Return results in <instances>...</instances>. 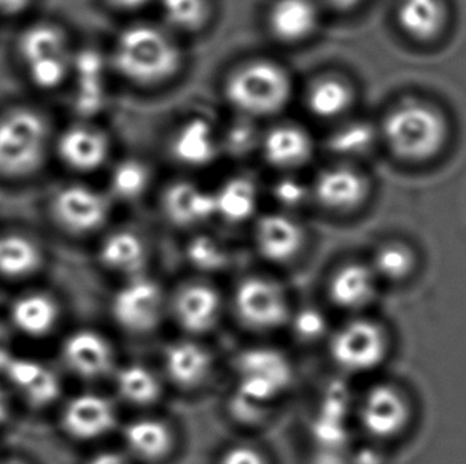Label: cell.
I'll list each match as a JSON object with an SVG mask.
<instances>
[{
  "label": "cell",
  "instance_id": "cell-36",
  "mask_svg": "<svg viewBox=\"0 0 466 464\" xmlns=\"http://www.w3.org/2000/svg\"><path fill=\"white\" fill-rule=\"evenodd\" d=\"M371 269L374 270L376 277H382L385 280H403L410 276V270L414 269V255L404 245H384L376 253Z\"/></svg>",
  "mask_w": 466,
  "mask_h": 464
},
{
  "label": "cell",
  "instance_id": "cell-28",
  "mask_svg": "<svg viewBox=\"0 0 466 464\" xmlns=\"http://www.w3.org/2000/svg\"><path fill=\"white\" fill-rule=\"evenodd\" d=\"M215 217L229 223L248 220L258 207V189L247 177H233L214 191Z\"/></svg>",
  "mask_w": 466,
  "mask_h": 464
},
{
  "label": "cell",
  "instance_id": "cell-14",
  "mask_svg": "<svg viewBox=\"0 0 466 464\" xmlns=\"http://www.w3.org/2000/svg\"><path fill=\"white\" fill-rule=\"evenodd\" d=\"M61 161L76 172L101 169L110 155L107 134L95 126L74 125L64 129L56 142Z\"/></svg>",
  "mask_w": 466,
  "mask_h": 464
},
{
  "label": "cell",
  "instance_id": "cell-46",
  "mask_svg": "<svg viewBox=\"0 0 466 464\" xmlns=\"http://www.w3.org/2000/svg\"><path fill=\"white\" fill-rule=\"evenodd\" d=\"M10 417V398L5 389L0 387V425H4Z\"/></svg>",
  "mask_w": 466,
  "mask_h": 464
},
{
  "label": "cell",
  "instance_id": "cell-21",
  "mask_svg": "<svg viewBox=\"0 0 466 464\" xmlns=\"http://www.w3.org/2000/svg\"><path fill=\"white\" fill-rule=\"evenodd\" d=\"M164 214L177 227L201 225L215 217L214 191L193 182L169 185L163 196Z\"/></svg>",
  "mask_w": 466,
  "mask_h": 464
},
{
  "label": "cell",
  "instance_id": "cell-35",
  "mask_svg": "<svg viewBox=\"0 0 466 464\" xmlns=\"http://www.w3.org/2000/svg\"><path fill=\"white\" fill-rule=\"evenodd\" d=\"M167 25L183 32L199 31L208 23V0H159Z\"/></svg>",
  "mask_w": 466,
  "mask_h": 464
},
{
  "label": "cell",
  "instance_id": "cell-22",
  "mask_svg": "<svg viewBox=\"0 0 466 464\" xmlns=\"http://www.w3.org/2000/svg\"><path fill=\"white\" fill-rule=\"evenodd\" d=\"M272 35L284 44L309 38L319 25V10L312 0H274L268 12Z\"/></svg>",
  "mask_w": 466,
  "mask_h": 464
},
{
  "label": "cell",
  "instance_id": "cell-6",
  "mask_svg": "<svg viewBox=\"0 0 466 464\" xmlns=\"http://www.w3.org/2000/svg\"><path fill=\"white\" fill-rule=\"evenodd\" d=\"M236 377L240 408H261L289 388L291 368L279 351L253 348L238 358Z\"/></svg>",
  "mask_w": 466,
  "mask_h": 464
},
{
  "label": "cell",
  "instance_id": "cell-24",
  "mask_svg": "<svg viewBox=\"0 0 466 464\" xmlns=\"http://www.w3.org/2000/svg\"><path fill=\"white\" fill-rule=\"evenodd\" d=\"M164 369L182 388H195L208 378L212 359L204 347L191 340H178L164 351Z\"/></svg>",
  "mask_w": 466,
  "mask_h": 464
},
{
  "label": "cell",
  "instance_id": "cell-33",
  "mask_svg": "<svg viewBox=\"0 0 466 464\" xmlns=\"http://www.w3.org/2000/svg\"><path fill=\"white\" fill-rule=\"evenodd\" d=\"M150 170L139 159H123L108 177L110 193L121 201H136L150 187Z\"/></svg>",
  "mask_w": 466,
  "mask_h": 464
},
{
  "label": "cell",
  "instance_id": "cell-8",
  "mask_svg": "<svg viewBox=\"0 0 466 464\" xmlns=\"http://www.w3.org/2000/svg\"><path fill=\"white\" fill-rule=\"evenodd\" d=\"M234 308L247 328L258 331L276 329L289 318L284 289L263 277H252L240 283L234 295Z\"/></svg>",
  "mask_w": 466,
  "mask_h": 464
},
{
  "label": "cell",
  "instance_id": "cell-16",
  "mask_svg": "<svg viewBox=\"0 0 466 464\" xmlns=\"http://www.w3.org/2000/svg\"><path fill=\"white\" fill-rule=\"evenodd\" d=\"M361 423L376 438H391L410 420V406L398 389L379 385L366 393L361 402Z\"/></svg>",
  "mask_w": 466,
  "mask_h": 464
},
{
  "label": "cell",
  "instance_id": "cell-15",
  "mask_svg": "<svg viewBox=\"0 0 466 464\" xmlns=\"http://www.w3.org/2000/svg\"><path fill=\"white\" fill-rule=\"evenodd\" d=\"M315 199L333 212H350L368 196V182L359 170L349 166H333L321 170L310 187Z\"/></svg>",
  "mask_w": 466,
  "mask_h": 464
},
{
  "label": "cell",
  "instance_id": "cell-37",
  "mask_svg": "<svg viewBox=\"0 0 466 464\" xmlns=\"http://www.w3.org/2000/svg\"><path fill=\"white\" fill-rule=\"evenodd\" d=\"M240 123H234L225 136H221V146L231 155H246L253 148H259L261 136L252 123V119L242 116Z\"/></svg>",
  "mask_w": 466,
  "mask_h": 464
},
{
  "label": "cell",
  "instance_id": "cell-45",
  "mask_svg": "<svg viewBox=\"0 0 466 464\" xmlns=\"http://www.w3.org/2000/svg\"><path fill=\"white\" fill-rule=\"evenodd\" d=\"M108 5L115 6L116 10L123 12H131V10H139L142 6L147 5L150 0H106Z\"/></svg>",
  "mask_w": 466,
  "mask_h": 464
},
{
  "label": "cell",
  "instance_id": "cell-44",
  "mask_svg": "<svg viewBox=\"0 0 466 464\" xmlns=\"http://www.w3.org/2000/svg\"><path fill=\"white\" fill-rule=\"evenodd\" d=\"M86 464H127V461L120 453L102 452L95 455Z\"/></svg>",
  "mask_w": 466,
  "mask_h": 464
},
{
  "label": "cell",
  "instance_id": "cell-34",
  "mask_svg": "<svg viewBox=\"0 0 466 464\" xmlns=\"http://www.w3.org/2000/svg\"><path fill=\"white\" fill-rule=\"evenodd\" d=\"M378 132L368 121H349L331 134L329 150L342 156L366 155L374 146Z\"/></svg>",
  "mask_w": 466,
  "mask_h": 464
},
{
  "label": "cell",
  "instance_id": "cell-11",
  "mask_svg": "<svg viewBox=\"0 0 466 464\" xmlns=\"http://www.w3.org/2000/svg\"><path fill=\"white\" fill-rule=\"evenodd\" d=\"M116 412L107 398L96 393H82L70 399L63 409L64 431L76 440H95L110 433Z\"/></svg>",
  "mask_w": 466,
  "mask_h": 464
},
{
  "label": "cell",
  "instance_id": "cell-39",
  "mask_svg": "<svg viewBox=\"0 0 466 464\" xmlns=\"http://www.w3.org/2000/svg\"><path fill=\"white\" fill-rule=\"evenodd\" d=\"M272 193L280 206L287 208H297L308 202L312 196V189L295 177H284L274 185Z\"/></svg>",
  "mask_w": 466,
  "mask_h": 464
},
{
  "label": "cell",
  "instance_id": "cell-10",
  "mask_svg": "<svg viewBox=\"0 0 466 464\" xmlns=\"http://www.w3.org/2000/svg\"><path fill=\"white\" fill-rule=\"evenodd\" d=\"M51 212L66 231L89 234L107 221L110 202L107 196L93 187L72 183L57 189L51 201Z\"/></svg>",
  "mask_w": 466,
  "mask_h": 464
},
{
  "label": "cell",
  "instance_id": "cell-18",
  "mask_svg": "<svg viewBox=\"0 0 466 464\" xmlns=\"http://www.w3.org/2000/svg\"><path fill=\"white\" fill-rule=\"evenodd\" d=\"M172 312L178 325L188 333H208L220 318V296L208 285H187L174 298Z\"/></svg>",
  "mask_w": 466,
  "mask_h": 464
},
{
  "label": "cell",
  "instance_id": "cell-12",
  "mask_svg": "<svg viewBox=\"0 0 466 464\" xmlns=\"http://www.w3.org/2000/svg\"><path fill=\"white\" fill-rule=\"evenodd\" d=\"M2 376L13 391L35 408H46L61 395V382L55 370L34 358L15 355L2 370Z\"/></svg>",
  "mask_w": 466,
  "mask_h": 464
},
{
  "label": "cell",
  "instance_id": "cell-48",
  "mask_svg": "<svg viewBox=\"0 0 466 464\" xmlns=\"http://www.w3.org/2000/svg\"><path fill=\"white\" fill-rule=\"evenodd\" d=\"M0 464H23V463H19V461H0Z\"/></svg>",
  "mask_w": 466,
  "mask_h": 464
},
{
  "label": "cell",
  "instance_id": "cell-7",
  "mask_svg": "<svg viewBox=\"0 0 466 464\" xmlns=\"http://www.w3.org/2000/svg\"><path fill=\"white\" fill-rule=\"evenodd\" d=\"M389 350L384 329L371 321L357 320L340 327L329 342V353L340 369L365 372L378 368Z\"/></svg>",
  "mask_w": 466,
  "mask_h": 464
},
{
  "label": "cell",
  "instance_id": "cell-26",
  "mask_svg": "<svg viewBox=\"0 0 466 464\" xmlns=\"http://www.w3.org/2000/svg\"><path fill=\"white\" fill-rule=\"evenodd\" d=\"M99 257L107 269L121 276H142L147 261L146 244L134 232L116 231L104 238Z\"/></svg>",
  "mask_w": 466,
  "mask_h": 464
},
{
  "label": "cell",
  "instance_id": "cell-13",
  "mask_svg": "<svg viewBox=\"0 0 466 464\" xmlns=\"http://www.w3.org/2000/svg\"><path fill=\"white\" fill-rule=\"evenodd\" d=\"M64 363L76 376L96 380L114 369V348L108 340L91 329H80L64 340Z\"/></svg>",
  "mask_w": 466,
  "mask_h": 464
},
{
  "label": "cell",
  "instance_id": "cell-20",
  "mask_svg": "<svg viewBox=\"0 0 466 464\" xmlns=\"http://www.w3.org/2000/svg\"><path fill=\"white\" fill-rule=\"evenodd\" d=\"M258 251L272 263H287L297 257L304 242L303 227L285 214H268L255 227Z\"/></svg>",
  "mask_w": 466,
  "mask_h": 464
},
{
  "label": "cell",
  "instance_id": "cell-23",
  "mask_svg": "<svg viewBox=\"0 0 466 464\" xmlns=\"http://www.w3.org/2000/svg\"><path fill=\"white\" fill-rule=\"evenodd\" d=\"M10 321L18 333L32 339H40L56 328L59 306L50 295L37 291L25 293L13 301Z\"/></svg>",
  "mask_w": 466,
  "mask_h": 464
},
{
  "label": "cell",
  "instance_id": "cell-40",
  "mask_svg": "<svg viewBox=\"0 0 466 464\" xmlns=\"http://www.w3.org/2000/svg\"><path fill=\"white\" fill-rule=\"evenodd\" d=\"M293 327L299 339L315 340L319 339L325 331L327 321L320 312H317L314 308H308L295 317Z\"/></svg>",
  "mask_w": 466,
  "mask_h": 464
},
{
  "label": "cell",
  "instance_id": "cell-47",
  "mask_svg": "<svg viewBox=\"0 0 466 464\" xmlns=\"http://www.w3.org/2000/svg\"><path fill=\"white\" fill-rule=\"evenodd\" d=\"M328 5L333 6L334 10H340V12H347V10H353L355 6H359L363 0H325Z\"/></svg>",
  "mask_w": 466,
  "mask_h": 464
},
{
  "label": "cell",
  "instance_id": "cell-29",
  "mask_svg": "<svg viewBox=\"0 0 466 464\" xmlns=\"http://www.w3.org/2000/svg\"><path fill=\"white\" fill-rule=\"evenodd\" d=\"M125 444L136 459L157 461L169 453L172 434L161 420L139 419L125 428Z\"/></svg>",
  "mask_w": 466,
  "mask_h": 464
},
{
  "label": "cell",
  "instance_id": "cell-1",
  "mask_svg": "<svg viewBox=\"0 0 466 464\" xmlns=\"http://www.w3.org/2000/svg\"><path fill=\"white\" fill-rule=\"evenodd\" d=\"M112 61L129 82L153 86L176 76L182 66V51L161 27L134 25L116 38Z\"/></svg>",
  "mask_w": 466,
  "mask_h": 464
},
{
  "label": "cell",
  "instance_id": "cell-3",
  "mask_svg": "<svg viewBox=\"0 0 466 464\" xmlns=\"http://www.w3.org/2000/svg\"><path fill=\"white\" fill-rule=\"evenodd\" d=\"M50 145V126L44 115L16 107L0 115V177L25 178L45 163Z\"/></svg>",
  "mask_w": 466,
  "mask_h": 464
},
{
  "label": "cell",
  "instance_id": "cell-25",
  "mask_svg": "<svg viewBox=\"0 0 466 464\" xmlns=\"http://www.w3.org/2000/svg\"><path fill=\"white\" fill-rule=\"evenodd\" d=\"M374 270L363 264L350 263L334 272L329 282V296L334 304L347 310H359L368 306L376 295Z\"/></svg>",
  "mask_w": 466,
  "mask_h": 464
},
{
  "label": "cell",
  "instance_id": "cell-30",
  "mask_svg": "<svg viewBox=\"0 0 466 464\" xmlns=\"http://www.w3.org/2000/svg\"><path fill=\"white\" fill-rule=\"evenodd\" d=\"M44 253L35 240L23 234L0 236V276L25 278L42 267Z\"/></svg>",
  "mask_w": 466,
  "mask_h": 464
},
{
  "label": "cell",
  "instance_id": "cell-31",
  "mask_svg": "<svg viewBox=\"0 0 466 464\" xmlns=\"http://www.w3.org/2000/svg\"><path fill=\"white\" fill-rule=\"evenodd\" d=\"M446 10L441 0H401L398 6V25L417 40H430L441 32Z\"/></svg>",
  "mask_w": 466,
  "mask_h": 464
},
{
  "label": "cell",
  "instance_id": "cell-19",
  "mask_svg": "<svg viewBox=\"0 0 466 464\" xmlns=\"http://www.w3.org/2000/svg\"><path fill=\"white\" fill-rule=\"evenodd\" d=\"M259 150L266 161L282 170L301 167L314 153L309 132L297 125H278L261 136Z\"/></svg>",
  "mask_w": 466,
  "mask_h": 464
},
{
  "label": "cell",
  "instance_id": "cell-9",
  "mask_svg": "<svg viewBox=\"0 0 466 464\" xmlns=\"http://www.w3.org/2000/svg\"><path fill=\"white\" fill-rule=\"evenodd\" d=\"M164 295L152 278L131 277L112 299V315L123 329L131 333L152 331L164 314Z\"/></svg>",
  "mask_w": 466,
  "mask_h": 464
},
{
  "label": "cell",
  "instance_id": "cell-43",
  "mask_svg": "<svg viewBox=\"0 0 466 464\" xmlns=\"http://www.w3.org/2000/svg\"><path fill=\"white\" fill-rule=\"evenodd\" d=\"M31 4L32 0H0V15L15 16L27 10Z\"/></svg>",
  "mask_w": 466,
  "mask_h": 464
},
{
  "label": "cell",
  "instance_id": "cell-4",
  "mask_svg": "<svg viewBox=\"0 0 466 464\" xmlns=\"http://www.w3.org/2000/svg\"><path fill=\"white\" fill-rule=\"evenodd\" d=\"M380 132L398 157L423 161L441 150L448 126L435 108L422 102L406 101L387 114Z\"/></svg>",
  "mask_w": 466,
  "mask_h": 464
},
{
  "label": "cell",
  "instance_id": "cell-27",
  "mask_svg": "<svg viewBox=\"0 0 466 464\" xmlns=\"http://www.w3.org/2000/svg\"><path fill=\"white\" fill-rule=\"evenodd\" d=\"M353 99L350 83L338 76H320L306 91V106L321 119L339 118L352 107Z\"/></svg>",
  "mask_w": 466,
  "mask_h": 464
},
{
  "label": "cell",
  "instance_id": "cell-41",
  "mask_svg": "<svg viewBox=\"0 0 466 464\" xmlns=\"http://www.w3.org/2000/svg\"><path fill=\"white\" fill-rule=\"evenodd\" d=\"M220 464H266L261 453L253 450L250 447H233L223 457Z\"/></svg>",
  "mask_w": 466,
  "mask_h": 464
},
{
  "label": "cell",
  "instance_id": "cell-38",
  "mask_svg": "<svg viewBox=\"0 0 466 464\" xmlns=\"http://www.w3.org/2000/svg\"><path fill=\"white\" fill-rule=\"evenodd\" d=\"M189 259L196 267L204 270L220 269L227 264V251L217 240L210 237H198L188 248Z\"/></svg>",
  "mask_w": 466,
  "mask_h": 464
},
{
  "label": "cell",
  "instance_id": "cell-42",
  "mask_svg": "<svg viewBox=\"0 0 466 464\" xmlns=\"http://www.w3.org/2000/svg\"><path fill=\"white\" fill-rule=\"evenodd\" d=\"M15 357L12 348V340L6 333L5 328L0 325V374L5 369L6 364L10 363V359Z\"/></svg>",
  "mask_w": 466,
  "mask_h": 464
},
{
  "label": "cell",
  "instance_id": "cell-32",
  "mask_svg": "<svg viewBox=\"0 0 466 464\" xmlns=\"http://www.w3.org/2000/svg\"><path fill=\"white\" fill-rule=\"evenodd\" d=\"M115 387L129 404L147 406L161 395V385L152 370L142 364H127L116 370Z\"/></svg>",
  "mask_w": 466,
  "mask_h": 464
},
{
  "label": "cell",
  "instance_id": "cell-2",
  "mask_svg": "<svg viewBox=\"0 0 466 464\" xmlns=\"http://www.w3.org/2000/svg\"><path fill=\"white\" fill-rule=\"evenodd\" d=\"M225 95L234 110L246 118L272 116L290 101V76L272 61H248L228 76Z\"/></svg>",
  "mask_w": 466,
  "mask_h": 464
},
{
  "label": "cell",
  "instance_id": "cell-17",
  "mask_svg": "<svg viewBox=\"0 0 466 464\" xmlns=\"http://www.w3.org/2000/svg\"><path fill=\"white\" fill-rule=\"evenodd\" d=\"M221 148V140L208 119H187L170 138V153L177 163L202 167L212 163Z\"/></svg>",
  "mask_w": 466,
  "mask_h": 464
},
{
  "label": "cell",
  "instance_id": "cell-5",
  "mask_svg": "<svg viewBox=\"0 0 466 464\" xmlns=\"http://www.w3.org/2000/svg\"><path fill=\"white\" fill-rule=\"evenodd\" d=\"M18 56L29 82L45 91L67 80L74 61L66 32L51 23H35L21 32Z\"/></svg>",
  "mask_w": 466,
  "mask_h": 464
}]
</instances>
